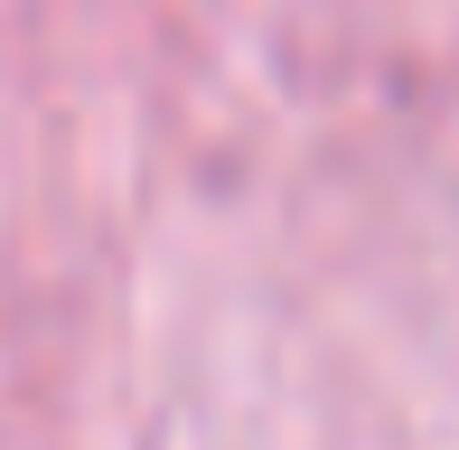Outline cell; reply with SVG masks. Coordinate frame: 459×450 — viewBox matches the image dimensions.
I'll list each match as a JSON object with an SVG mask.
<instances>
[]
</instances>
